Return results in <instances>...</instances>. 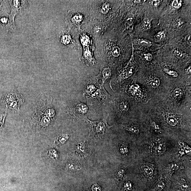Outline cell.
Listing matches in <instances>:
<instances>
[{
	"label": "cell",
	"mask_w": 191,
	"mask_h": 191,
	"mask_svg": "<svg viewBox=\"0 0 191 191\" xmlns=\"http://www.w3.org/2000/svg\"><path fill=\"white\" fill-rule=\"evenodd\" d=\"M24 101L22 96L15 92H12L0 97V107L7 109L19 111Z\"/></svg>",
	"instance_id": "6da1fadb"
},
{
	"label": "cell",
	"mask_w": 191,
	"mask_h": 191,
	"mask_svg": "<svg viewBox=\"0 0 191 191\" xmlns=\"http://www.w3.org/2000/svg\"><path fill=\"white\" fill-rule=\"evenodd\" d=\"M109 115L107 114L106 116L100 120L92 121L86 117L85 120L90 126V135L95 138L101 139L105 134L113 126H109L107 124V119Z\"/></svg>",
	"instance_id": "7a4b0ae2"
},
{
	"label": "cell",
	"mask_w": 191,
	"mask_h": 191,
	"mask_svg": "<svg viewBox=\"0 0 191 191\" xmlns=\"http://www.w3.org/2000/svg\"><path fill=\"white\" fill-rule=\"evenodd\" d=\"M110 95L105 90L104 85H99L96 91L87 97V103L90 105H105L109 102Z\"/></svg>",
	"instance_id": "3957f363"
},
{
	"label": "cell",
	"mask_w": 191,
	"mask_h": 191,
	"mask_svg": "<svg viewBox=\"0 0 191 191\" xmlns=\"http://www.w3.org/2000/svg\"><path fill=\"white\" fill-rule=\"evenodd\" d=\"M89 107L85 104L78 103L71 106L68 109L69 114L76 119H85L88 113Z\"/></svg>",
	"instance_id": "277c9868"
},
{
	"label": "cell",
	"mask_w": 191,
	"mask_h": 191,
	"mask_svg": "<svg viewBox=\"0 0 191 191\" xmlns=\"http://www.w3.org/2000/svg\"><path fill=\"white\" fill-rule=\"evenodd\" d=\"M155 144L152 147V151L154 153L157 155H161L165 151L166 147L165 143L159 142Z\"/></svg>",
	"instance_id": "5b68a950"
},
{
	"label": "cell",
	"mask_w": 191,
	"mask_h": 191,
	"mask_svg": "<svg viewBox=\"0 0 191 191\" xmlns=\"http://www.w3.org/2000/svg\"><path fill=\"white\" fill-rule=\"evenodd\" d=\"M99 86L93 83L88 85L84 89V94L86 97H89L96 91Z\"/></svg>",
	"instance_id": "8992f818"
},
{
	"label": "cell",
	"mask_w": 191,
	"mask_h": 191,
	"mask_svg": "<svg viewBox=\"0 0 191 191\" xmlns=\"http://www.w3.org/2000/svg\"><path fill=\"white\" fill-rule=\"evenodd\" d=\"M100 75H99V78L102 79V84L104 85L105 82L111 77V71L109 68H104L103 69Z\"/></svg>",
	"instance_id": "52a82bcc"
},
{
	"label": "cell",
	"mask_w": 191,
	"mask_h": 191,
	"mask_svg": "<svg viewBox=\"0 0 191 191\" xmlns=\"http://www.w3.org/2000/svg\"><path fill=\"white\" fill-rule=\"evenodd\" d=\"M142 172L144 175L149 178L152 177L153 174V170L151 167L145 165H144L141 167Z\"/></svg>",
	"instance_id": "ba28073f"
},
{
	"label": "cell",
	"mask_w": 191,
	"mask_h": 191,
	"mask_svg": "<svg viewBox=\"0 0 191 191\" xmlns=\"http://www.w3.org/2000/svg\"><path fill=\"white\" fill-rule=\"evenodd\" d=\"M179 188L181 191H187L190 189L189 185L188 184L185 179L182 178L178 184Z\"/></svg>",
	"instance_id": "9c48e42d"
},
{
	"label": "cell",
	"mask_w": 191,
	"mask_h": 191,
	"mask_svg": "<svg viewBox=\"0 0 191 191\" xmlns=\"http://www.w3.org/2000/svg\"><path fill=\"white\" fill-rule=\"evenodd\" d=\"M167 122L171 126H175L178 123V121L175 116H169L167 118Z\"/></svg>",
	"instance_id": "30bf717a"
},
{
	"label": "cell",
	"mask_w": 191,
	"mask_h": 191,
	"mask_svg": "<svg viewBox=\"0 0 191 191\" xmlns=\"http://www.w3.org/2000/svg\"><path fill=\"white\" fill-rule=\"evenodd\" d=\"M124 129L128 131L136 134H138L139 133V129L135 126H125Z\"/></svg>",
	"instance_id": "8fae6325"
},
{
	"label": "cell",
	"mask_w": 191,
	"mask_h": 191,
	"mask_svg": "<svg viewBox=\"0 0 191 191\" xmlns=\"http://www.w3.org/2000/svg\"><path fill=\"white\" fill-rule=\"evenodd\" d=\"M138 42L141 46L144 47H149L152 45L150 41L145 39H140Z\"/></svg>",
	"instance_id": "7c38bea8"
},
{
	"label": "cell",
	"mask_w": 191,
	"mask_h": 191,
	"mask_svg": "<svg viewBox=\"0 0 191 191\" xmlns=\"http://www.w3.org/2000/svg\"><path fill=\"white\" fill-rule=\"evenodd\" d=\"M119 107L120 111L123 113H125L129 109V105L126 102H123L120 103L119 105Z\"/></svg>",
	"instance_id": "4fadbf2b"
},
{
	"label": "cell",
	"mask_w": 191,
	"mask_h": 191,
	"mask_svg": "<svg viewBox=\"0 0 191 191\" xmlns=\"http://www.w3.org/2000/svg\"><path fill=\"white\" fill-rule=\"evenodd\" d=\"M165 187V183L163 181H159L156 185L155 189L156 191H162Z\"/></svg>",
	"instance_id": "5bb4252c"
},
{
	"label": "cell",
	"mask_w": 191,
	"mask_h": 191,
	"mask_svg": "<svg viewBox=\"0 0 191 191\" xmlns=\"http://www.w3.org/2000/svg\"><path fill=\"white\" fill-rule=\"evenodd\" d=\"M7 114L6 112L0 113V132L2 129Z\"/></svg>",
	"instance_id": "9a60e30c"
},
{
	"label": "cell",
	"mask_w": 191,
	"mask_h": 191,
	"mask_svg": "<svg viewBox=\"0 0 191 191\" xmlns=\"http://www.w3.org/2000/svg\"><path fill=\"white\" fill-rule=\"evenodd\" d=\"M165 37V32L162 31L159 32L155 36V41L157 42H160L163 40Z\"/></svg>",
	"instance_id": "2e32d148"
},
{
	"label": "cell",
	"mask_w": 191,
	"mask_h": 191,
	"mask_svg": "<svg viewBox=\"0 0 191 191\" xmlns=\"http://www.w3.org/2000/svg\"><path fill=\"white\" fill-rule=\"evenodd\" d=\"M83 19V17L82 15L80 14H77L74 16L72 20L73 23L75 25H77V24H79Z\"/></svg>",
	"instance_id": "e0dca14e"
},
{
	"label": "cell",
	"mask_w": 191,
	"mask_h": 191,
	"mask_svg": "<svg viewBox=\"0 0 191 191\" xmlns=\"http://www.w3.org/2000/svg\"><path fill=\"white\" fill-rule=\"evenodd\" d=\"M134 19V14L130 13L128 14L126 16V21L128 25H131L133 24Z\"/></svg>",
	"instance_id": "ac0fdd59"
},
{
	"label": "cell",
	"mask_w": 191,
	"mask_h": 191,
	"mask_svg": "<svg viewBox=\"0 0 191 191\" xmlns=\"http://www.w3.org/2000/svg\"><path fill=\"white\" fill-rule=\"evenodd\" d=\"M110 5L108 2H105L103 5L101 9V12L103 14H106L109 10Z\"/></svg>",
	"instance_id": "d6986e66"
},
{
	"label": "cell",
	"mask_w": 191,
	"mask_h": 191,
	"mask_svg": "<svg viewBox=\"0 0 191 191\" xmlns=\"http://www.w3.org/2000/svg\"><path fill=\"white\" fill-rule=\"evenodd\" d=\"M180 167V165L178 163H172L169 164L168 165V168L170 171H172L177 170Z\"/></svg>",
	"instance_id": "ffe728a7"
},
{
	"label": "cell",
	"mask_w": 191,
	"mask_h": 191,
	"mask_svg": "<svg viewBox=\"0 0 191 191\" xmlns=\"http://www.w3.org/2000/svg\"><path fill=\"white\" fill-rule=\"evenodd\" d=\"M173 95H174L175 97L177 98H180L182 96V91L181 89L179 88L176 89L173 92Z\"/></svg>",
	"instance_id": "44dd1931"
},
{
	"label": "cell",
	"mask_w": 191,
	"mask_h": 191,
	"mask_svg": "<svg viewBox=\"0 0 191 191\" xmlns=\"http://www.w3.org/2000/svg\"><path fill=\"white\" fill-rule=\"evenodd\" d=\"M120 48L118 47H115L112 49V55L114 57L118 56L120 53Z\"/></svg>",
	"instance_id": "7402d4cb"
},
{
	"label": "cell",
	"mask_w": 191,
	"mask_h": 191,
	"mask_svg": "<svg viewBox=\"0 0 191 191\" xmlns=\"http://www.w3.org/2000/svg\"><path fill=\"white\" fill-rule=\"evenodd\" d=\"M143 23L144 28L146 30H148L150 28L151 23L148 18H145L143 20Z\"/></svg>",
	"instance_id": "603a6c76"
},
{
	"label": "cell",
	"mask_w": 191,
	"mask_h": 191,
	"mask_svg": "<svg viewBox=\"0 0 191 191\" xmlns=\"http://www.w3.org/2000/svg\"><path fill=\"white\" fill-rule=\"evenodd\" d=\"M160 83V80L158 78H155L151 83V85L154 88H156L159 86Z\"/></svg>",
	"instance_id": "cb8c5ba5"
},
{
	"label": "cell",
	"mask_w": 191,
	"mask_h": 191,
	"mask_svg": "<svg viewBox=\"0 0 191 191\" xmlns=\"http://www.w3.org/2000/svg\"><path fill=\"white\" fill-rule=\"evenodd\" d=\"M132 183L128 181L126 182L124 184V190L125 191H129L132 190Z\"/></svg>",
	"instance_id": "d4e9b609"
},
{
	"label": "cell",
	"mask_w": 191,
	"mask_h": 191,
	"mask_svg": "<svg viewBox=\"0 0 191 191\" xmlns=\"http://www.w3.org/2000/svg\"><path fill=\"white\" fill-rule=\"evenodd\" d=\"M135 72V69L133 67H131L127 69L126 72V75L127 77L131 76Z\"/></svg>",
	"instance_id": "484cf974"
},
{
	"label": "cell",
	"mask_w": 191,
	"mask_h": 191,
	"mask_svg": "<svg viewBox=\"0 0 191 191\" xmlns=\"http://www.w3.org/2000/svg\"><path fill=\"white\" fill-rule=\"evenodd\" d=\"M174 55L178 58L180 59H183L184 57V55L182 52L178 51H175L174 52Z\"/></svg>",
	"instance_id": "4316f807"
},
{
	"label": "cell",
	"mask_w": 191,
	"mask_h": 191,
	"mask_svg": "<svg viewBox=\"0 0 191 191\" xmlns=\"http://www.w3.org/2000/svg\"><path fill=\"white\" fill-rule=\"evenodd\" d=\"M68 136L67 134L62 135L59 137V142L61 143H64L68 140Z\"/></svg>",
	"instance_id": "83f0119b"
},
{
	"label": "cell",
	"mask_w": 191,
	"mask_h": 191,
	"mask_svg": "<svg viewBox=\"0 0 191 191\" xmlns=\"http://www.w3.org/2000/svg\"><path fill=\"white\" fill-rule=\"evenodd\" d=\"M164 71L169 75H172L173 77H177L178 76V74L176 72L169 70L168 69H164Z\"/></svg>",
	"instance_id": "f1b7e54d"
},
{
	"label": "cell",
	"mask_w": 191,
	"mask_h": 191,
	"mask_svg": "<svg viewBox=\"0 0 191 191\" xmlns=\"http://www.w3.org/2000/svg\"><path fill=\"white\" fill-rule=\"evenodd\" d=\"M63 42L65 44H68L70 42V38L69 36L66 35L63 37L62 39Z\"/></svg>",
	"instance_id": "f546056e"
},
{
	"label": "cell",
	"mask_w": 191,
	"mask_h": 191,
	"mask_svg": "<svg viewBox=\"0 0 191 191\" xmlns=\"http://www.w3.org/2000/svg\"><path fill=\"white\" fill-rule=\"evenodd\" d=\"M92 191H102V189L100 186L97 184H94L91 188Z\"/></svg>",
	"instance_id": "4dcf8cb0"
},
{
	"label": "cell",
	"mask_w": 191,
	"mask_h": 191,
	"mask_svg": "<svg viewBox=\"0 0 191 191\" xmlns=\"http://www.w3.org/2000/svg\"><path fill=\"white\" fill-rule=\"evenodd\" d=\"M152 126L154 129L155 130L156 132H160L161 131L160 127L159 125H157V124H156L155 122H152Z\"/></svg>",
	"instance_id": "1f68e13d"
},
{
	"label": "cell",
	"mask_w": 191,
	"mask_h": 191,
	"mask_svg": "<svg viewBox=\"0 0 191 191\" xmlns=\"http://www.w3.org/2000/svg\"><path fill=\"white\" fill-rule=\"evenodd\" d=\"M120 151L122 154H124L127 153L128 151V149L125 146H121L120 149Z\"/></svg>",
	"instance_id": "d6a6232c"
},
{
	"label": "cell",
	"mask_w": 191,
	"mask_h": 191,
	"mask_svg": "<svg viewBox=\"0 0 191 191\" xmlns=\"http://www.w3.org/2000/svg\"><path fill=\"white\" fill-rule=\"evenodd\" d=\"M124 170H121L119 171L117 173V177L119 179H121L123 177V175L124 174Z\"/></svg>",
	"instance_id": "836d02e7"
},
{
	"label": "cell",
	"mask_w": 191,
	"mask_h": 191,
	"mask_svg": "<svg viewBox=\"0 0 191 191\" xmlns=\"http://www.w3.org/2000/svg\"><path fill=\"white\" fill-rule=\"evenodd\" d=\"M145 58L148 61H150L152 59V55L150 53H146L144 55Z\"/></svg>",
	"instance_id": "e575fe53"
},
{
	"label": "cell",
	"mask_w": 191,
	"mask_h": 191,
	"mask_svg": "<svg viewBox=\"0 0 191 191\" xmlns=\"http://www.w3.org/2000/svg\"><path fill=\"white\" fill-rule=\"evenodd\" d=\"M181 5V4L178 2V0H174L172 3V6L174 7H180Z\"/></svg>",
	"instance_id": "d590c367"
},
{
	"label": "cell",
	"mask_w": 191,
	"mask_h": 191,
	"mask_svg": "<svg viewBox=\"0 0 191 191\" xmlns=\"http://www.w3.org/2000/svg\"><path fill=\"white\" fill-rule=\"evenodd\" d=\"M160 2V0H153L152 1V4L155 7H157L159 5Z\"/></svg>",
	"instance_id": "8d00e7d4"
}]
</instances>
